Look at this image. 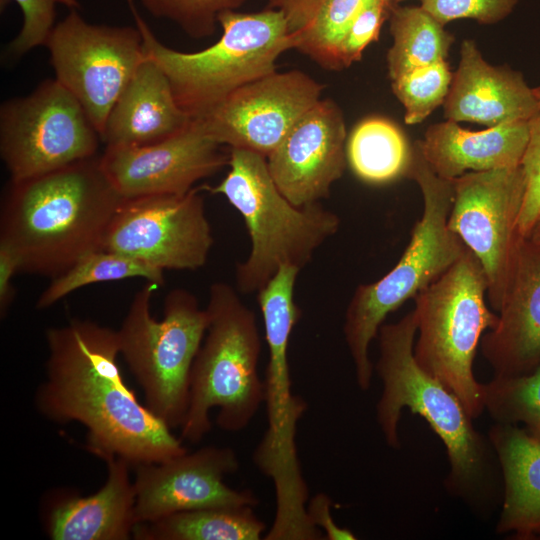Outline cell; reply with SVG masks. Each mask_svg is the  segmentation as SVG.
<instances>
[{
    "instance_id": "32",
    "label": "cell",
    "mask_w": 540,
    "mask_h": 540,
    "mask_svg": "<svg viewBox=\"0 0 540 540\" xmlns=\"http://www.w3.org/2000/svg\"><path fill=\"white\" fill-rule=\"evenodd\" d=\"M247 0H140L154 17L174 22L189 37L207 38L215 34L219 15L237 10Z\"/></svg>"
},
{
    "instance_id": "4",
    "label": "cell",
    "mask_w": 540,
    "mask_h": 540,
    "mask_svg": "<svg viewBox=\"0 0 540 540\" xmlns=\"http://www.w3.org/2000/svg\"><path fill=\"white\" fill-rule=\"evenodd\" d=\"M407 177L416 181L422 193V216L394 267L379 280L357 286L345 312L344 339L362 391L371 386L374 365L369 348L386 317L437 280L466 249L447 224L453 201L452 181L433 172L418 141L413 144Z\"/></svg>"
},
{
    "instance_id": "20",
    "label": "cell",
    "mask_w": 540,
    "mask_h": 540,
    "mask_svg": "<svg viewBox=\"0 0 540 540\" xmlns=\"http://www.w3.org/2000/svg\"><path fill=\"white\" fill-rule=\"evenodd\" d=\"M446 120L474 122L487 127L530 121L540 105L523 75L503 66H493L473 40H464L460 62L443 103Z\"/></svg>"
},
{
    "instance_id": "26",
    "label": "cell",
    "mask_w": 540,
    "mask_h": 540,
    "mask_svg": "<svg viewBox=\"0 0 540 540\" xmlns=\"http://www.w3.org/2000/svg\"><path fill=\"white\" fill-rule=\"evenodd\" d=\"M413 156L402 130L382 117L359 122L346 141L347 163L362 181L381 185L407 177Z\"/></svg>"
},
{
    "instance_id": "30",
    "label": "cell",
    "mask_w": 540,
    "mask_h": 540,
    "mask_svg": "<svg viewBox=\"0 0 540 540\" xmlns=\"http://www.w3.org/2000/svg\"><path fill=\"white\" fill-rule=\"evenodd\" d=\"M483 384L485 410L496 423L517 425L540 441V367L531 374Z\"/></svg>"
},
{
    "instance_id": "33",
    "label": "cell",
    "mask_w": 540,
    "mask_h": 540,
    "mask_svg": "<svg viewBox=\"0 0 540 540\" xmlns=\"http://www.w3.org/2000/svg\"><path fill=\"white\" fill-rule=\"evenodd\" d=\"M23 13L19 34L9 43L6 54L17 59L32 49L46 45L54 28L58 0H13Z\"/></svg>"
},
{
    "instance_id": "41",
    "label": "cell",
    "mask_w": 540,
    "mask_h": 540,
    "mask_svg": "<svg viewBox=\"0 0 540 540\" xmlns=\"http://www.w3.org/2000/svg\"><path fill=\"white\" fill-rule=\"evenodd\" d=\"M60 4L69 7L70 9L79 8V3L77 0H58Z\"/></svg>"
},
{
    "instance_id": "36",
    "label": "cell",
    "mask_w": 540,
    "mask_h": 540,
    "mask_svg": "<svg viewBox=\"0 0 540 540\" xmlns=\"http://www.w3.org/2000/svg\"><path fill=\"white\" fill-rule=\"evenodd\" d=\"M525 192L518 220L521 237L528 238L540 216V113L530 120V137L521 161Z\"/></svg>"
},
{
    "instance_id": "1",
    "label": "cell",
    "mask_w": 540,
    "mask_h": 540,
    "mask_svg": "<svg viewBox=\"0 0 540 540\" xmlns=\"http://www.w3.org/2000/svg\"><path fill=\"white\" fill-rule=\"evenodd\" d=\"M46 342V379L35 393L36 408L45 418L84 425L86 448L101 459L116 456L137 466L187 452L172 428L126 385L117 330L72 319L49 328Z\"/></svg>"
},
{
    "instance_id": "2",
    "label": "cell",
    "mask_w": 540,
    "mask_h": 540,
    "mask_svg": "<svg viewBox=\"0 0 540 540\" xmlns=\"http://www.w3.org/2000/svg\"><path fill=\"white\" fill-rule=\"evenodd\" d=\"M417 323L414 311L382 324L374 366L382 381L376 420L387 445L399 449L404 408L421 416L443 442L449 473L446 489L472 509L488 512L499 501L497 457L491 443L474 427L473 418L449 388L427 373L414 357Z\"/></svg>"
},
{
    "instance_id": "14",
    "label": "cell",
    "mask_w": 540,
    "mask_h": 540,
    "mask_svg": "<svg viewBox=\"0 0 540 540\" xmlns=\"http://www.w3.org/2000/svg\"><path fill=\"white\" fill-rule=\"evenodd\" d=\"M324 88L302 71H275L237 89L195 120L220 145L267 157L321 99Z\"/></svg>"
},
{
    "instance_id": "13",
    "label": "cell",
    "mask_w": 540,
    "mask_h": 540,
    "mask_svg": "<svg viewBox=\"0 0 540 540\" xmlns=\"http://www.w3.org/2000/svg\"><path fill=\"white\" fill-rule=\"evenodd\" d=\"M200 189L194 187L183 195L124 199L101 248L163 271L202 268L214 238Z\"/></svg>"
},
{
    "instance_id": "17",
    "label": "cell",
    "mask_w": 540,
    "mask_h": 540,
    "mask_svg": "<svg viewBox=\"0 0 540 540\" xmlns=\"http://www.w3.org/2000/svg\"><path fill=\"white\" fill-rule=\"evenodd\" d=\"M346 141L342 110L320 99L266 157L277 188L294 205L320 203L344 173Z\"/></svg>"
},
{
    "instance_id": "5",
    "label": "cell",
    "mask_w": 540,
    "mask_h": 540,
    "mask_svg": "<svg viewBox=\"0 0 540 540\" xmlns=\"http://www.w3.org/2000/svg\"><path fill=\"white\" fill-rule=\"evenodd\" d=\"M142 38L145 56L166 74L174 97L191 119L209 112L242 86L276 71L277 59L293 49L282 11L266 7L252 13L222 12L221 37L196 52L162 44L143 20L133 0H126Z\"/></svg>"
},
{
    "instance_id": "9",
    "label": "cell",
    "mask_w": 540,
    "mask_h": 540,
    "mask_svg": "<svg viewBox=\"0 0 540 540\" xmlns=\"http://www.w3.org/2000/svg\"><path fill=\"white\" fill-rule=\"evenodd\" d=\"M158 288L147 282L134 294L117 333L120 355L140 384L145 405L177 428L187 413L191 369L209 317L193 293L175 288L165 296L162 319H155L151 300Z\"/></svg>"
},
{
    "instance_id": "42",
    "label": "cell",
    "mask_w": 540,
    "mask_h": 540,
    "mask_svg": "<svg viewBox=\"0 0 540 540\" xmlns=\"http://www.w3.org/2000/svg\"><path fill=\"white\" fill-rule=\"evenodd\" d=\"M534 89V93L538 99V102H539V105H540V86L536 87V88H533Z\"/></svg>"
},
{
    "instance_id": "35",
    "label": "cell",
    "mask_w": 540,
    "mask_h": 540,
    "mask_svg": "<svg viewBox=\"0 0 540 540\" xmlns=\"http://www.w3.org/2000/svg\"><path fill=\"white\" fill-rule=\"evenodd\" d=\"M390 7L384 0H371L363 8L340 44V69L359 61L368 45L378 40L381 27L389 17Z\"/></svg>"
},
{
    "instance_id": "38",
    "label": "cell",
    "mask_w": 540,
    "mask_h": 540,
    "mask_svg": "<svg viewBox=\"0 0 540 540\" xmlns=\"http://www.w3.org/2000/svg\"><path fill=\"white\" fill-rule=\"evenodd\" d=\"M17 252L6 241L0 240V315L5 318L16 295L12 280L20 272Z\"/></svg>"
},
{
    "instance_id": "43",
    "label": "cell",
    "mask_w": 540,
    "mask_h": 540,
    "mask_svg": "<svg viewBox=\"0 0 540 540\" xmlns=\"http://www.w3.org/2000/svg\"><path fill=\"white\" fill-rule=\"evenodd\" d=\"M384 1L387 2L390 6H392V5H396L399 2L404 1V0H384Z\"/></svg>"
},
{
    "instance_id": "21",
    "label": "cell",
    "mask_w": 540,
    "mask_h": 540,
    "mask_svg": "<svg viewBox=\"0 0 540 540\" xmlns=\"http://www.w3.org/2000/svg\"><path fill=\"white\" fill-rule=\"evenodd\" d=\"M107 479L94 494H64L48 509L45 527L53 540H127L136 526L130 464L106 456Z\"/></svg>"
},
{
    "instance_id": "15",
    "label": "cell",
    "mask_w": 540,
    "mask_h": 540,
    "mask_svg": "<svg viewBox=\"0 0 540 540\" xmlns=\"http://www.w3.org/2000/svg\"><path fill=\"white\" fill-rule=\"evenodd\" d=\"M136 467L134 517L136 525L169 515L215 507H256L250 489L237 490L225 478L240 468L231 447L205 446L192 453Z\"/></svg>"
},
{
    "instance_id": "19",
    "label": "cell",
    "mask_w": 540,
    "mask_h": 540,
    "mask_svg": "<svg viewBox=\"0 0 540 540\" xmlns=\"http://www.w3.org/2000/svg\"><path fill=\"white\" fill-rule=\"evenodd\" d=\"M495 326L480 342L494 377L513 378L540 367V245L521 238Z\"/></svg>"
},
{
    "instance_id": "10",
    "label": "cell",
    "mask_w": 540,
    "mask_h": 540,
    "mask_svg": "<svg viewBox=\"0 0 540 540\" xmlns=\"http://www.w3.org/2000/svg\"><path fill=\"white\" fill-rule=\"evenodd\" d=\"M99 140L80 102L55 78L1 104L0 156L10 181L95 157Z\"/></svg>"
},
{
    "instance_id": "34",
    "label": "cell",
    "mask_w": 540,
    "mask_h": 540,
    "mask_svg": "<svg viewBox=\"0 0 540 540\" xmlns=\"http://www.w3.org/2000/svg\"><path fill=\"white\" fill-rule=\"evenodd\" d=\"M421 7L441 24L473 19L482 24H494L506 18L518 0H420Z\"/></svg>"
},
{
    "instance_id": "22",
    "label": "cell",
    "mask_w": 540,
    "mask_h": 540,
    "mask_svg": "<svg viewBox=\"0 0 540 540\" xmlns=\"http://www.w3.org/2000/svg\"><path fill=\"white\" fill-rule=\"evenodd\" d=\"M529 137L530 121L470 131L446 120L429 126L417 141L433 172L452 181L468 172L521 165Z\"/></svg>"
},
{
    "instance_id": "6",
    "label": "cell",
    "mask_w": 540,
    "mask_h": 540,
    "mask_svg": "<svg viewBox=\"0 0 540 540\" xmlns=\"http://www.w3.org/2000/svg\"><path fill=\"white\" fill-rule=\"evenodd\" d=\"M229 171L215 185H203L224 196L240 213L250 238V252L235 269L236 289L251 294L262 289L283 265L302 270L340 227V218L321 203L297 206L277 188L265 156L229 149Z\"/></svg>"
},
{
    "instance_id": "7",
    "label": "cell",
    "mask_w": 540,
    "mask_h": 540,
    "mask_svg": "<svg viewBox=\"0 0 540 540\" xmlns=\"http://www.w3.org/2000/svg\"><path fill=\"white\" fill-rule=\"evenodd\" d=\"M209 323L194 359L189 403L181 439L198 443L216 424L226 432L244 430L264 403V380L258 373L261 338L255 312L225 282L209 288Z\"/></svg>"
},
{
    "instance_id": "29",
    "label": "cell",
    "mask_w": 540,
    "mask_h": 540,
    "mask_svg": "<svg viewBox=\"0 0 540 540\" xmlns=\"http://www.w3.org/2000/svg\"><path fill=\"white\" fill-rule=\"evenodd\" d=\"M370 1L324 0L307 24L292 34L293 49L324 69L340 70V44L353 21Z\"/></svg>"
},
{
    "instance_id": "31",
    "label": "cell",
    "mask_w": 540,
    "mask_h": 540,
    "mask_svg": "<svg viewBox=\"0 0 540 540\" xmlns=\"http://www.w3.org/2000/svg\"><path fill=\"white\" fill-rule=\"evenodd\" d=\"M452 78L450 66L444 60L391 80L392 91L405 110L404 121L418 124L443 105Z\"/></svg>"
},
{
    "instance_id": "25",
    "label": "cell",
    "mask_w": 540,
    "mask_h": 540,
    "mask_svg": "<svg viewBox=\"0 0 540 540\" xmlns=\"http://www.w3.org/2000/svg\"><path fill=\"white\" fill-rule=\"evenodd\" d=\"M266 524L254 507H215L184 511L136 525L137 540H259Z\"/></svg>"
},
{
    "instance_id": "16",
    "label": "cell",
    "mask_w": 540,
    "mask_h": 540,
    "mask_svg": "<svg viewBox=\"0 0 540 540\" xmlns=\"http://www.w3.org/2000/svg\"><path fill=\"white\" fill-rule=\"evenodd\" d=\"M192 119L180 132L143 146H107L101 166L124 199L183 195L229 163V152Z\"/></svg>"
},
{
    "instance_id": "3",
    "label": "cell",
    "mask_w": 540,
    "mask_h": 540,
    "mask_svg": "<svg viewBox=\"0 0 540 540\" xmlns=\"http://www.w3.org/2000/svg\"><path fill=\"white\" fill-rule=\"evenodd\" d=\"M100 156L10 181L0 211V240L17 252L20 272L56 277L102 247L123 202Z\"/></svg>"
},
{
    "instance_id": "27",
    "label": "cell",
    "mask_w": 540,
    "mask_h": 540,
    "mask_svg": "<svg viewBox=\"0 0 540 540\" xmlns=\"http://www.w3.org/2000/svg\"><path fill=\"white\" fill-rule=\"evenodd\" d=\"M393 45L387 53L391 80L447 59L454 36L421 6L390 7Z\"/></svg>"
},
{
    "instance_id": "24",
    "label": "cell",
    "mask_w": 540,
    "mask_h": 540,
    "mask_svg": "<svg viewBox=\"0 0 540 540\" xmlns=\"http://www.w3.org/2000/svg\"><path fill=\"white\" fill-rule=\"evenodd\" d=\"M502 476L498 534L514 539L540 537V441L522 427L495 423L488 433Z\"/></svg>"
},
{
    "instance_id": "18",
    "label": "cell",
    "mask_w": 540,
    "mask_h": 540,
    "mask_svg": "<svg viewBox=\"0 0 540 540\" xmlns=\"http://www.w3.org/2000/svg\"><path fill=\"white\" fill-rule=\"evenodd\" d=\"M300 271L297 267L283 265L257 292L268 347L264 379L267 428L260 445L274 455H289L296 451L297 425L307 410L305 400L293 393L288 358L290 336L302 316L294 299Z\"/></svg>"
},
{
    "instance_id": "28",
    "label": "cell",
    "mask_w": 540,
    "mask_h": 540,
    "mask_svg": "<svg viewBox=\"0 0 540 540\" xmlns=\"http://www.w3.org/2000/svg\"><path fill=\"white\" fill-rule=\"evenodd\" d=\"M129 278H143L158 287L165 283L163 270L99 248L81 256L68 269L52 278L38 297L36 308H48L72 292L91 284Z\"/></svg>"
},
{
    "instance_id": "39",
    "label": "cell",
    "mask_w": 540,
    "mask_h": 540,
    "mask_svg": "<svg viewBox=\"0 0 540 540\" xmlns=\"http://www.w3.org/2000/svg\"><path fill=\"white\" fill-rule=\"evenodd\" d=\"M324 0H268V8L285 15L291 35L302 29Z\"/></svg>"
},
{
    "instance_id": "8",
    "label": "cell",
    "mask_w": 540,
    "mask_h": 540,
    "mask_svg": "<svg viewBox=\"0 0 540 540\" xmlns=\"http://www.w3.org/2000/svg\"><path fill=\"white\" fill-rule=\"evenodd\" d=\"M414 300L417 363L456 394L473 419L481 416L483 384L475 378L473 363L483 335L495 326L498 315L487 306L486 276L479 260L466 247Z\"/></svg>"
},
{
    "instance_id": "23",
    "label": "cell",
    "mask_w": 540,
    "mask_h": 540,
    "mask_svg": "<svg viewBox=\"0 0 540 540\" xmlns=\"http://www.w3.org/2000/svg\"><path fill=\"white\" fill-rule=\"evenodd\" d=\"M191 120L164 71L145 56L112 107L101 141L106 147L148 145L180 132Z\"/></svg>"
},
{
    "instance_id": "12",
    "label": "cell",
    "mask_w": 540,
    "mask_h": 540,
    "mask_svg": "<svg viewBox=\"0 0 540 540\" xmlns=\"http://www.w3.org/2000/svg\"><path fill=\"white\" fill-rule=\"evenodd\" d=\"M452 185L448 227L479 260L488 302L498 312L522 238L518 220L525 192L523 169L468 172Z\"/></svg>"
},
{
    "instance_id": "11",
    "label": "cell",
    "mask_w": 540,
    "mask_h": 540,
    "mask_svg": "<svg viewBox=\"0 0 540 540\" xmlns=\"http://www.w3.org/2000/svg\"><path fill=\"white\" fill-rule=\"evenodd\" d=\"M45 46L55 79L80 102L101 139L112 107L145 59L139 29L90 24L71 9Z\"/></svg>"
},
{
    "instance_id": "40",
    "label": "cell",
    "mask_w": 540,
    "mask_h": 540,
    "mask_svg": "<svg viewBox=\"0 0 540 540\" xmlns=\"http://www.w3.org/2000/svg\"><path fill=\"white\" fill-rule=\"evenodd\" d=\"M528 239L535 243V244H538L540 245V216L539 218L537 219L536 223L534 224L529 236H528Z\"/></svg>"
},
{
    "instance_id": "37",
    "label": "cell",
    "mask_w": 540,
    "mask_h": 540,
    "mask_svg": "<svg viewBox=\"0 0 540 540\" xmlns=\"http://www.w3.org/2000/svg\"><path fill=\"white\" fill-rule=\"evenodd\" d=\"M307 515L311 523L319 529L327 540H354L356 536L348 528L338 526L331 514V499L325 493L309 498Z\"/></svg>"
}]
</instances>
